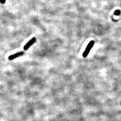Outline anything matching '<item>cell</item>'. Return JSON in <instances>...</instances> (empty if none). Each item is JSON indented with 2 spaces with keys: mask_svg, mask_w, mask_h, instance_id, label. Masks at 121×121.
Listing matches in <instances>:
<instances>
[{
  "mask_svg": "<svg viewBox=\"0 0 121 121\" xmlns=\"http://www.w3.org/2000/svg\"><path fill=\"white\" fill-rule=\"evenodd\" d=\"M94 41L93 40L90 41L89 43L88 44L87 46L86 47V48L85 49V50L84 51V52L83 53L82 56L83 58L87 57V56L89 54V52L91 50L92 48L94 46Z\"/></svg>",
  "mask_w": 121,
  "mask_h": 121,
  "instance_id": "6da1fadb",
  "label": "cell"
},
{
  "mask_svg": "<svg viewBox=\"0 0 121 121\" xmlns=\"http://www.w3.org/2000/svg\"><path fill=\"white\" fill-rule=\"evenodd\" d=\"M36 39V38L35 37H33L32 39H30L28 42H27L26 43V44L24 45V47H23V49L24 51H27L28 50V49L31 47L32 45L35 43Z\"/></svg>",
  "mask_w": 121,
  "mask_h": 121,
  "instance_id": "7a4b0ae2",
  "label": "cell"
},
{
  "mask_svg": "<svg viewBox=\"0 0 121 121\" xmlns=\"http://www.w3.org/2000/svg\"><path fill=\"white\" fill-rule=\"evenodd\" d=\"M24 55V52H19L16 53H15L14 54L10 55L8 57V60H13L15 59L18 58L19 57H20Z\"/></svg>",
  "mask_w": 121,
  "mask_h": 121,
  "instance_id": "3957f363",
  "label": "cell"
},
{
  "mask_svg": "<svg viewBox=\"0 0 121 121\" xmlns=\"http://www.w3.org/2000/svg\"><path fill=\"white\" fill-rule=\"evenodd\" d=\"M6 2V0H0V2L2 4H4Z\"/></svg>",
  "mask_w": 121,
  "mask_h": 121,
  "instance_id": "277c9868",
  "label": "cell"
}]
</instances>
